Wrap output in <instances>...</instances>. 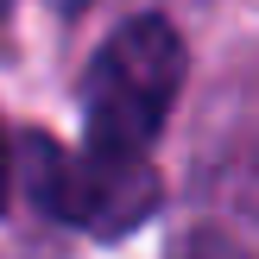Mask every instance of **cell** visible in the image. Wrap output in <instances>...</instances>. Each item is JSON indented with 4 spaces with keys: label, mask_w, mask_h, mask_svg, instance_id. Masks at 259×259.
<instances>
[{
    "label": "cell",
    "mask_w": 259,
    "mask_h": 259,
    "mask_svg": "<svg viewBox=\"0 0 259 259\" xmlns=\"http://www.w3.org/2000/svg\"><path fill=\"white\" fill-rule=\"evenodd\" d=\"M184 89V38L171 19L139 13L95 51L82 76V152L146 158Z\"/></svg>",
    "instance_id": "6da1fadb"
},
{
    "label": "cell",
    "mask_w": 259,
    "mask_h": 259,
    "mask_svg": "<svg viewBox=\"0 0 259 259\" xmlns=\"http://www.w3.org/2000/svg\"><path fill=\"white\" fill-rule=\"evenodd\" d=\"M32 196L89 234H126L158 209V171L152 158H101L32 139Z\"/></svg>",
    "instance_id": "7a4b0ae2"
},
{
    "label": "cell",
    "mask_w": 259,
    "mask_h": 259,
    "mask_svg": "<svg viewBox=\"0 0 259 259\" xmlns=\"http://www.w3.org/2000/svg\"><path fill=\"white\" fill-rule=\"evenodd\" d=\"M171 259H259V234L234 222H202L171 247Z\"/></svg>",
    "instance_id": "3957f363"
},
{
    "label": "cell",
    "mask_w": 259,
    "mask_h": 259,
    "mask_svg": "<svg viewBox=\"0 0 259 259\" xmlns=\"http://www.w3.org/2000/svg\"><path fill=\"white\" fill-rule=\"evenodd\" d=\"M13 196V152H7V133H0V209H7Z\"/></svg>",
    "instance_id": "277c9868"
},
{
    "label": "cell",
    "mask_w": 259,
    "mask_h": 259,
    "mask_svg": "<svg viewBox=\"0 0 259 259\" xmlns=\"http://www.w3.org/2000/svg\"><path fill=\"white\" fill-rule=\"evenodd\" d=\"M0 7H7V0H0Z\"/></svg>",
    "instance_id": "5b68a950"
}]
</instances>
